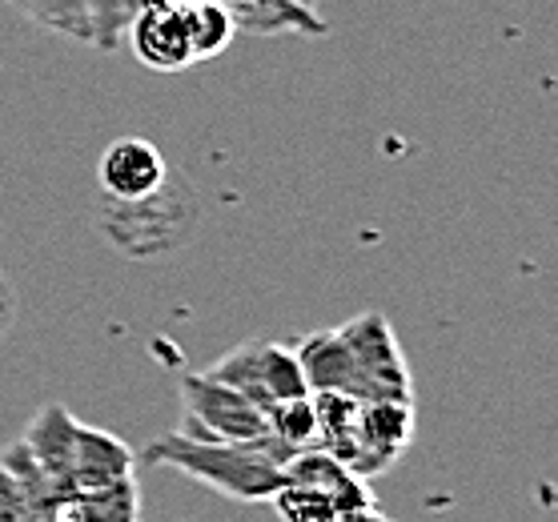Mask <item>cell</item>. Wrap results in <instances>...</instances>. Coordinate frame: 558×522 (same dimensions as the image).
<instances>
[{"label": "cell", "instance_id": "cell-9", "mask_svg": "<svg viewBox=\"0 0 558 522\" xmlns=\"http://www.w3.org/2000/svg\"><path fill=\"white\" fill-rule=\"evenodd\" d=\"M76 414L61 402H49V406H40L33 414V422L25 426L21 434V442L28 446V454L37 459V466L49 474L57 490L64 498L73 495V486H69V454H73V434H76Z\"/></svg>", "mask_w": 558, "mask_h": 522}, {"label": "cell", "instance_id": "cell-2", "mask_svg": "<svg viewBox=\"0 0 558 522\" xmlns=\"http://www.w3.org/2000/svg\"><path fill=\"white\" fill-rule=\"evenodd\" d=\"M338 333L350 350V362H354L366 402H414L410 362L386 314H378V309L354 314L345 326H338Z\"/></svg>", "mask_w": 558, "mask_h": 522}, {"label": "cell", "instance_id": "cell-16", "mask_svg": "<svg viewBox=\"0 0 558 522\" xmlns=\"http://www.w3.org/2000/svg\"><path fill=\"white\" fill-rule=\"evenodd\" d=\"M9 321H13V290H9V281L0 274V333H4Z\"/></svg>", "mask_w": 558, "mask_h": 522}, {"label": "cell", "instance_id": "cell-10", "mask_svg": "<svg viewBox=\"0 0 558 522\" xmlns=\"http://www.w3.org/2000/svg\"><path fill=\"white\" fill-rule=\"evenodd\" d=\"M64 522H137L141 519V483L137 474H129L121 483L76 490L64 498L61 507Z\"/></svg>", "mask_w": 558, "mask_h": 522}, {"label": "cell", "instance_id": "cell-4", "mask_svg": "<svg viewBox=\"0 0 558 522\" xmlns=\"http://www.w3.org/2000/svg\"><path fill=\"white\" fill-rule=\"evenodd\" d=\"M178 390H181V406H185L181 430L202 434V438H217V442H245V446H257L269 438L266 410L254 406L242 390L217 383L209 374H185Z\"/></svg>", "mask_w": 558, "mask_h": 522}, {"label": "cell", "instance_id": "cell-7", "mask_svg": "<svg viewBox=\"0 0 558 522\" xmlns=\"http://www.w3.org/2000/svg\"><path fill=\"white\" fill-rule=\"evenodd\" d=\"M129 474H137V454L117 434L76 422L73 454H69V486H73V495L76 490H93V486L121 483Z\"/></svg>", "mask_w": 558, "mask_h": 522}, {"label": "cell", "instance_id": "cell-6", "mask_svg": "<svg viewBox=\"0 0 558 522\" xmlns=\"http://www.w3.org/2000/svg\"><path fill=\"white\" fill-rule=\"evenodd\" d=\"M129 45L137 52L141 64H149L157 73H181L197 61L190 37V16L185 4H141V13L129 25Z\"/></svg>", "mask_w": 558, "mask_h": 522}, {"label": "cell", "instance_id": "cell-5", "mask_svg": "<svg viewBox=\"0 0 558 522\" xmlns=\"http://www.w3.org/2000/svg\"><path fill=\"white\" fill-rule=\"evenodd\" d=\"M173 178L166 154L145 137H121L97 161V185H101L105 202L113 205H133L149 202L153 193L166 190V181Z\"/></svg>", "mask_w": 558, "mask_h": 522}, {"label": "cell", "instance_id": "cell-3", "mask_svg": "<svg viewBox=\"0 0 558 522\" xmlns=\"http://www.w3.org/2000/svg\"><path fill=\"white\" fill-rule=\"evenodd\" d=\"M205 374L217 378V383L233 386V390H242V394L262 410L278 406L286 398L310 394L305 374H302V366H298V354H293V345H286V342L233 345V350L217 357Z\"/></svg>", "mask_w": 558, "mask_h": 522}, {"label": "cell", "instance_id": "cell-14", "mask_svg": "<svg viewBox=\"0 0 558 522\" xmlns=\"http://www.w3.org/2000/svg\"><path fill=\"white\" fill-rule=\"evenodd\" d=\"M0 522H28V502L21 495V483L9 474L4 462H0Z\"/></svg>", "mask_w": 558, "mask_h": 522}, {"label": "cell", "instance_id": "cell-12", "mask_svg": "<svg viewBox=\"0 0 558 522\" xmlns=\"http://www.w3.org/2000/svg\"><path fill=\"white\" fill-rule=\"evenodd\" d=\"M266 426L269 438H278L286 450H310L317 446V410H314V394L302 398H286L278 406L266 410Z\"/></svg>", "mask_w": 558, "mask_h": 522}, {"label": "cell", "instance_id": "cell-15", "mask_svg": "<svg viewBox=\"0 0 558 522\" xmlns=\"http://www.w3.org/2000/svg\"><path fill=\"white\" fill-rule=\"evenodd\" d=\"M326 522H393L390 514H381L378 507H357V510H342V514H333Z\"/></svg>", "mask_w": 558, "mask_h": 522}, {"label": "cell", "instance_id": "cell-11", "mask_svg": "<svg viewBox=\"0 0 558 522\" xmlns=\"http://www.w3.org/2000/svg\"><path fill=\"white\" fill-rule=\"evenodd\" d=\"M16 13L40 25L45 33H57V37L69 40H93V13L89 0H9Z\"/></svg>", "mask_w": 558, "mask_h": 522}, {"label": "cell", "instance_id": "cell-8", "mask_svg": "<svg viewBox=\"0 0 558 522\" xmlns=\"http://www.w3.org/2000/svg\"><path fill=\"white\" fill-rule=\"evenodd\" d=\"M362 478L390 471L398 454L414 442V402H362Z\"/></svg>", "mask_w": 558, "mask_h": 522}, {"label": "cell", "instance_id": "cell-13", "mask_svg": "<svg viewBox=\"0 0 558 522\" xmlns=\"http://www.w3.org/2000/svg\"><path fill=\"white\" fill-rule=\"evenodd\" d=\"M185 16H190V37H193V52H197V61L217 57V52L229 45L233 28H238L233 25V16H229L217 0H197V4L185 9Z\"/></svg>", "mask_w": 558, "mask_h": 522}, {"label": "cell", "instance_id": "cell-1", "mask_svg": "<svg viewBox=\"0 0 558 522\" xmlns=\"http://www.w3.org/2000/svg\"><path fill=\"white\" fill-rule=\"evenodd\" d=\"M137 459L149 462V466L181 471L193 483L209 486V490L226 498H238V502H269L274 490L286 483V462L293 459V450H286L278 438L245 446L173 430L153 438Z\"/></svg>", "mask_w": 558, "mask_h": 522}]
</instances>
